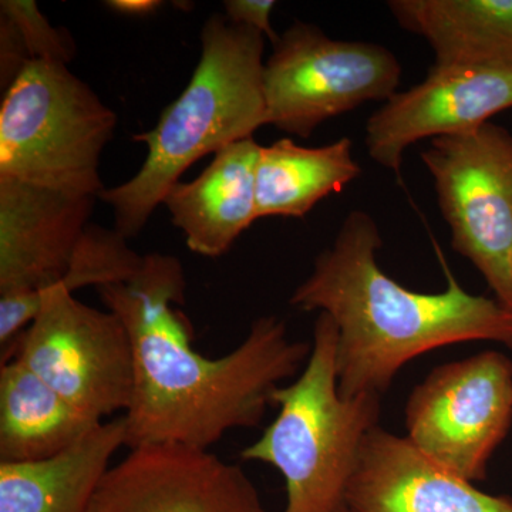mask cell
<instances>
[{
    "instance_id": "cell-1",
    "label": "cell",
    "mask_w": 512,
    "mask_h": 512,
    "mask_svg": "<svg viewBox=\"0 0 512 512\" xmlns=\"http://www.w3.org/2000/svg\"><path fill=\"white\" fill-rule=\"evenodd\" d=\"M183 264L173 255L143 256L136 275L96 289L131 339L134 393L126 447L181 444L205 448L235 429L259 426L275 390L302 372L312 346L288 338L285 323L264 316L241 345L221 357L192 346Z\"/></svg>"
},
{
    "instance_id": "cell-2",
    "label": "cell",
    "mask_w": 512,
    "mask_h": 512,
    "mask_svg": "<svg viewBox=\"0 0 512 512\" xmlns=\"http://www.w3.org/2000/svg\"><path fill=\"white\" fill-rule=\"evenodd\" d=\"M382 245L376 221L365 211L349 212L289 301L299 311L326 313L335 322L343 397H382L404 365L454 343L484 340L512 350L510 309L471 295L450 271L446 291H410L377 264Z\"/></svg>"
},
{
    "instance_id": "cell-3",
    "label": "cell",
    "mask_w": 512,
    "mask_h": 512,
    "mask_svg": "<svg viewBox=\"0 0 512 512\" xmlns=\"http://www.w3.org/2000/svg\"><path fill=\"white\" fill-rule=\"evenodd\" d=\"M265 36L212 15L201 30V57L190 83L165 107L156 127L134 140L148 147L140 171L104 188L116 231L134 238L195 161L252 137L266 124Z\"/></svg>"
},
{
    "instance_id": "cell-4",
    "label": "cell",
    "mask_w": 512,
    "mask_h": 512,
    "mask_svg": "<svg viewBox=\"0 0 512 512\" xmlns=\"http://www.w3.org/2000/svg\"><path fill=\"white\" fill-rule=\"evenodd\" d=\"M338 329L319 313L308 362L291 384L275 390V420L241 453L281 471L284 512H340L367 434L379 426L382 397H343L336 372Z\"/></svg>"
},
{
    "instance_id": "cell-5",
    "label": "cell",
    "mask_w": 512,
    "mask_h": 512,
    "mask_svg": "<svg viewBox=\"0 0 512 512\" xmlns=\"http://www.w3.org/2000/svg\"><path fill=\"white\" fill-rule=\"evenodd\" d=\"M117 116L66 64L29 60L3 93L0 177L99 198Z\"/></svg>"
},
{
    "instance_id": "cell-6",
    "label": "cell",
    "mask_w": 512,
    "mask_h": 512,
    "mask_svg": "<svg viewBox=\"0 0 512 512\" xmlns=\"http://www.w3.org/2000/svg\"><path fill=\"white\" fill-rule=\"evenodd\" d=\"M421 160L434 181L451 247L512 311V133L488 121L434 138Z\"/></svg>"
},
{
    "instance_id": "cell-7",
    "label": "cell",
    "mask_w": 512,
    "mask_h": 512,
    "mask_svg": "<svg viewBox=\"0 0 512 512\" xmlns=\"http://www.w3.org/2000/svg\"><path fill=\"white\" fill-rule=\"evenodd\" d=\"M402 64L387 47L295 23L264 66L266 124L309 138L330 119L397 93Z\"/></svg>"
},
{
    "instance_id": "cell-8",
    "label": "cell",
    "mask_w": 512,
    "mask_h": 512,
    "mask_svg": "<svg viewBox=\"0 0 512 512\" xmlns=\"http://www.w3.org/2000/svg\"><path fill=\"white\" fill-rule=\"evenodd\" d=\"M40 311L15 356L77 409L106 421L126 413L134 393V355L126 326L56 285L39 292Z\"/></svg>"
},
{
    "instance_id": "cell-9",
    "label": "cell",
    "mask_w": 512,
    "mask_h": 512,
    "mask_svg": "<svg viewBox=\"0 0 512 512\" xmlns=\"http://www.w3.org/2000/svg\"><path fill=\"white\" fill-rule=\"evenodd\" d=\"M406 439L434 464L477 483L512 426V362L497 350L431 370L410 393Z\"/></svg>"
},
{
    "instance_id": "cell-10",
    "label": "cell",
    "mask_w": 512,
    "mask_h": 512,
    "mask_svg": "<svg viewBox=\"0 0 512 512\" xmlns=\"http://www.w3.org/2000/svg\"><path fill=\"white\" fill-rule=\"evenodd\" d=\"M89 512H265L238 464L205 448L148 444L111 466Z\"/></svg>"
},
{
    "instance_id": "cell-11",
    "label": "cell",
    "mask_w": 512,
    "mask_h": 512,
    "mask_svg": "<svg viewBox=\"0 0 512 512\" xmlns=\"http://www.w3.org/2000/svg\"><path fill=\"white\" fill-rule=\"evenodd\" d=\"M510 109L512 69L434 63L423 82L397 92L369 117L367 153L400 175L413 144L468 133Z\"/></svg>"
},
{
    "instance_id": "cell-12",
    "label": "cell",
    "mask_w": 512,
    "mask_h": 512,
    "mask_svg": "<svg viewBox=\"0 0 512 512\" xmlns=\"http://www.w3.org/2000/svg\"><path fill=\"white\" fill-rule=\"evenodd\" d=\"M96 200L0 177V295L59 284Z\"/></svg>"
},
{
    "instance_id": "cell-13",
    "label": "cell",
    "mask_w": 512,
    "mask_h": 512,
    "mask_svg": "<svg viewBox=\"0 0 512 512\" xmlns=\"http://www.w3.org/2000/svg\"><path fill=\"white\" fill-rule=\"evenodd\" d=\"M346 505L352 512H512V497L483 493L377 426L360 448Z\"/></svg>"
},
{
    "instance_id": "cell-14",
    "label": "cell",
    "mask_w": 512,
    "mask_h": 512,
    "mask_svg": "<svg viewBox=\"0 0 512 512\" xmlns=\"http://www.w3.org/2000/svg\"><path fill=\"white\" fill-rule=\"evenodd\" d=\"M261 148L254 137L222 148L200 177L191 183L180 181L165 195L163 205L194 254H227L258 220L256 165Z\"/></svg>"
},
{
    "instance_id": "cell-15",
    "label": "cell",
    "mask_w": 512,
    "mask_h": 512,
    "mask_svg": "<svg viewBox=\"0 0 512 512\" xmlns=\"http://www.w3.org/2000/svg\"><path fill=\"white\" fill-rule=\"evenodd\" d=\"M124 416L103 421L59 456L0 463V512H89L111 458L126 446Z\"/></svg>"
},
{
    "instance_id": "cell-16",
    "label": "cell",
    "mask_w": 512,
    "mask_h": 512,
    "mask_svg": "<svg viewBox=\"0 0 512 512\" xmlns=\"http://www.w3.org/2000/svg\"><path fill=\"white\" fill-rule=\"evenodd\" d=\"M400 28L423 37L441 66L512 69V0H390Z\"/></svg>"
},
{
    "instance_id": "cell-17",
    "label": "cell",
    "mask_w": 512,
    "mask_h": 512,
    "mask_svg": "<svg viewBox=\"0 0 512 512\" xmlns=\"http://www.w3.org/2000/svg\"><path fill=\"white\" fill-rule=\"evenodd\" d=\"M101 423L67 402L16 357L0 363V463L59 456Z\"/></svg>"
},
{
    "instance_id": "cell-18",
    "label": "cell",
    "mask_w": 512,
    "mask_h": 512,
    "mask_svg": "<svg viewBox=\"0 0 512 512\" xmlns=\"http://www.w3.org/2000/svg\"><path fill=\"white\" fill-rule=\"evenodd\" d=\"M362 175L353 141L342 137L322 147L281 138L261 148L256 165V215L305 218L318 202Z\"/></svg>"
},
{
    "instance_id": "cell-19",
    "label": "cell",
    "mask_w": 512,
    "mask_h": 512,
    "mask_svg": "<svg viewBox=\"0 0 512 512\" xmlns=\"http://www.w3.org/2000/svg\"><path fill=\"white\" fill-rule=\"evenodd\" d=\"M141 262L143 256L128 247L127 238L119 231L89 225L57 285L74 293L86 286L99 289L121 284L136 275Z\"/></svg>"
},
{
    "instance_id": "cell-20",
    "label": "cell",
    "mask_w": 512,
    "mask_h": 512,
    "mask_svg": "<svg viewBox=\"0 0 512 512\" xmlns=\"http://www.w3.org/2000/svg\"><path fill=\"white\" fill-rule=\"evenodd\" d=\"M0 15L19 30L30 59L66 64L76 55L69 33L53 28L33 0H2Z\"/></svg>"
},
{
    "instance_id": "cell-21",
    "label": "cell",
    "mask_w": 512,
    "mask_h": 512,
    "mask_svg": "<svg viewBox=\"0 0 512 512\" xmlns=\"http://www.w3.org/2000/svg\"><path fill=\"white\" fill-rule=\"evenodd\" d=\"M30 56L19 30L6 16L0 15V84L2 90L15 82Z\"/></svg>"
},
{
    "instance_id": "cell-22",
    "label": "cell",
    "mask_w": 512,
    "mask_h": 512,
    "mask_svg": "<svg viewBox=\"0 0 512 512\" xmlns=\"http://www.w3.org/2000/svg\"><path fill=\"white\" fill-rule=\"evenodd\" d=\"M275 5L274 0H227L224 2L225 16L235 25L262 33L275 45L279 39L271 25Z\"/></svg>"
},
{
    "instance_id": "cell-23",
    "label": "cell",
    "mask_w": 512,
    "mask_h": 512,
    "mask_svg": "<svg viewBox=\"0 0 512 512\" xmlns=\"http://www.w3.org/2000/svg\"><path fill=\"white\" fill-rule=\"evenodd\" d=\"M164 3L160 0H110L106 2L107 8L126 16L153 15Z\"/></svg>"
},
{
    "instance_id": "cell-24",
    "label": "cell",
    "mask_w": 512,
    "mask_h": 512,
    "mask_svg": "<svg viewBox=\"0 0 512 512\" xmlns=\"http://www.w3.org/2000/svg\"><path fill=\"white\" fill-rule=\"evenodd\" d=\"M340 512H352V511H350L349 508H348V505H346V507L343 508V510L340 511Z\"/></svg>"
}]
</instances>
